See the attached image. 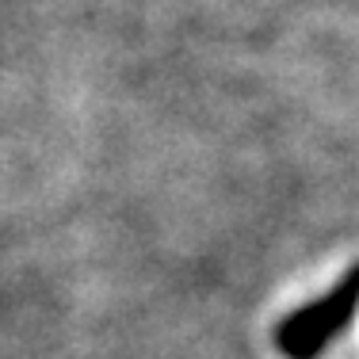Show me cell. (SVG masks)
I'll return each instance as SVG.
<instances>
[{
	"label": "cell",
	"instance_id": "cell-1",
	"mask_svg": "<svg viewBox=\"0 0 359 359\" xmlns=\"http://www.w3.org/2000/svg\"><path fill=\"white\" fill-rule=\"evenodd\" d=\"M359 313V264L340 276V283L329 294L306 302L298 313H290L276 325V348L287 359H318L332 340L352 325Z\"/></svg>",
	"mask_w": 359,
	"mask_h": 359
}]
</instances>
